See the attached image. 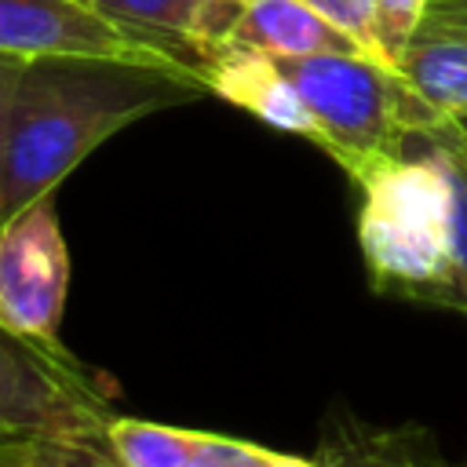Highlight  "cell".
<instances>
[{
  "instance_id": "cell-1",
  "label": "cell",
  "mask_w": 467,
  "mask_h": 467,
  "mask_svg": "<svg viewBox=\"0 0 467 467\" xmlns=\"http://www.w3.org/2000/svg\"><path fill=\"white\" fill-rule=\"evenodd\" d=\"M208 88L175 66L44 55L22 66L0 139V226L128 124L204 99Z\"/></svg>"
},
{
  "instance_id": "cell-2",
  "label": "cell",
  "mask_w": 467,
  "mask_h": 467,
  "mask_svg": "<svg viewBox=\"0 0 467 467\" xmlns=\"http://www.w3.org/2000/svg\"><path fill=\"white\" fill-rule=\"evenodd\" d=\"M361 190L358 244L379 296L467 314L452 255V201L438 157L409 131L398 153L350 175Z\"/></svg>"
},
{
  "instance_id": "cell-3",
  "label": "cell",
  "mask_w": 467,
  "mask_h": 467,
  "mask_svg": "<svg viewBox=\"0 0 467 467\" xmlns=\"http://www.w3.org/2000/svg\"><path fill=\"white\" fill-rule=\"evenodd\" d=\"M274 62L310 109L321 131L317 146L347 175H358L376 157L398 153L412 128L441 117L390 62L361 51H317Z\"/></svg>"
},
{
  "instance_id": "cell-4",
  "label": "cell",
  "mask_w": 467,
  "mask_h": 467,
  "mask_svg": "<svg viewBox=\"0 0 467 467\" xmlns=\"http://www.w3.org/2000/svg\"><path fill=\"white\" fill-rule=\"evenodd\" d=\"M106 387L66 347L26 343L0 328V423L22 434L106 441Z\"/></svg>"
},
{
  "instance_id": "cell-5",
  "label": "cell",
  "mask_w": 467,
  "mask_h": 467,
  "mask_svg": "<svg viewBox=\"0 0 467 467\" xmlns=\"http://www.w3.org/2000/svg\"><path fill=\"white\" fill-rule=\"evenodd\" d=\"M66 292L69 248L51 193L0 226V328L26 343L62 347Z\"/></svg>"
},
{
  "instance_id": "cell-6",
  "label": "cell",
  "mask_w": 467,
  "mask_h": 467,
  "mask_svg": "<svg viewBox=\"0 0 467 467\" xmlns=\"http://www.w3.org/2000/svg\"><path fill=\"white\" fill-rule=\"evenodd\" d=\"M91 7L131 44L193 73L201 84L244 11L241 0H91Z\"/></svg>"
},
{
  "instance_id": "cell-7",
  "label": "cell",
  "mask_w": 467,
  "mask_h": 467,
  "mask_svg": "<svg viewBox=\"0 0 467 467\" xmlns=\"http://www.w3.org/2000/svg\"><path fill=\"white\" fill-rule=\"evenodd\" d=\"M0 55L26 62L44 55H99L171 66L161 55L131 44L117 26L80 0H0Z\"/></svg>"
},
{
  "instance_id": "cell-8",
  "label": "cell",
  "mask_w": 467,
  "mask_h": 467,
  "mask_svg": "<svg viewBox=\"0 0 467 467\" xmlns=\"http://www.w3.org/2000/svg\"><path fill=\"white\" fill-rule=\"evenodd\" d=\"M106 449L120 467H314L306 456H288L244 438L186 431L153 420L113 416Z\"/></svg>"
},
{
  "instance_id": "cell-9",
  "label": "cell",
  "mask_w": 467,
  "mask_h": 467,
  "mask_svg": "<svg viewBox=\"0 0 467 467\" xmlns=\"http://www.w3.org/2000/svg\"><path fill=\"white\" fill-rule=\"evenodd\" d=\"M204 88H208V95H219L223 102L259 117L263 124H270L277 131L310 139L314 146L321 142V131H317L310 109L303 106L299 91L285 77V69L255 47L226 40L204 69Z\"/></svg>"
},
{
  "instance_id": "cell-10",
  "label": "cell",
  "mask_w": 467,
  "mask_h": 467,
  "mask_svg": "<svg viewBox=\"0 0 467 467\" xmlns=\"http://www.w3.org/2000/svg\"><path fill=\"white\" fill-rule=\"evenodd\" d=\"M314 467H445L434 438L420 427H379L354 412L321 423Z\"/></svg>"
},
{
  "instance_id": "cell-11",
  "label": "cell",
  "mask_w": 467,
  "mask_h": 467,
  "mask_svg": "<svg viewBox=\"0 0 467 467\" xmlns=\"http://www.w3.org/2000/svg\"><path fill=\"white\" fill-rule=\"evenodd\" d=\"M394 69L441 117L467 113V26L423 15Z\"/></svg>"
},
{
  "instance_id": "cell-12",
  "label": "cell",
  "mask_w": 467,
  "mask_h": 467,
  "mask_svg": "<svg viewBox=\"0 0 467 467\" xmlns=\"http://www.w3.org/2000/svg\"><path fill=\"white\" fill-rule=\"evenodd\" d=\"M230 44L255 47L270 58H299L317 51H358L347 33L321 18L306 0H248Z\"/></svg>"
},
{
  "instance_id": "cell-13",
  "label": "cell",
  "mask_w": 467,
  "mask_h": 467,
  "mask_svg": "<svg viewBox=\"0 0 467 467\" xmlns=\"http://www.w3.org/2000/svg\"><path fill=\"white\" fill-rule=\"evenodd\" d=\"M0 467H120L106 441L58 434H11L0 441Z\"/></svg>"
},
{
  "instance_id": "cell-14",
  "label": "cell",
  "mask_w": 467,
  "mask_h": 467,
  "mask_svg": "<svg viewBox=\"0 0 467 467\" xmlns=\"http://www.w3.org/2000/svg\"><path fill=\"white\" fill-rule=\"evenodd\" d=\"M431 0H372V18H376V40H379V55L383 62H398V55L405 51L409 36L420 29L423 15H427Z\"/></svg>"
},
{
  "instance_id": "cell-15",
  "label": "cell",
  "mask_w": 467,
  "mask_h": 467,
  "mask_svg": "<svg viewBox=\"0 0 467 467\" xmlns=\"http://www.w3.org/2000/svg\"><path fill=\"white\" fill-rule=\"evenodd\" d=\"M321 18H328L339 33L354 40L361 55L383 58L379 40H376V18H372V0H306Z\"/></svg>"
},
{
  "instance_id": "cell-16",
  "label": "cell",
  "mask_w": 467,
  "mask_h": 467,
  "mask_svg": "<svg viewBox=\"0 0 467 467\" xmlns=\"http://www.w3.org/2000/svg\"><path fill=\"white\" fill-rule=\"evenodd\" d=\"M22 66H26V58H11V55H0V139H4V124H7V109H11V99H15V88H18V77H22Z\"/></svg>"
},
{
  "instance_id": "cell-17",
  "label": "cell",
  "mask_w": 467,
  "mask_h": 467,
  "mask_svg": "<svg viewBox=\"0 0 467 467\" xmlns=\"http://www.w3.org/2000/svg\"><path fill=\"white\" fill-rule=\"evenodd\" d=\"M427 15L431 18H441V22L467 26V0H431L427 4Z\"/></svg>"
},
{
  "instance_id": "cell-18",
  "label": "cell",
  "mask_w": 467,
  "mask_h": 467,
  "mask_svg": "<svg viewBox=\"0 0 467 467\" xmlns=\"http://www.w3.org/2000/svg\"><path fill=\"white\" fill-rule=\"evenodd\" d=\"M11 434H22V431H11V427H4V423H0V441H4V438H11Z\"/></svg>"
},
{
  "instance_id": "cell-19",
  "label": "cell",
  "mask_w": 467,
  "mask_h": 467,
  "mask_svg": "<svg viewBox=\"0 0 467 467\" xmlns=\"http://www.w3.org/2000/svg\"><path fill=\"white\" fill-rule=\"evenodd\" d=\"M452 120H456V124H460V131L467 135V113H463V117H452Z\"/></svg>"
},
{
  "instance_id": "cell-20",
  "label": "cell",
  "mask_w": 467,
  "mask_h": 467,
  "mask_svg": "<svg viewBox=\"0 0 467 467\" xmlns=\"http://www.w3.org/2000/svg\"><path fill=\"white\" fill-rule=\"evenodd\" d=\"M445 467H467V463H445Z\"/></svg>"
},
{
  "instance_id": "cell-21",
  "label": "cell",
  "mask_w": 467,
  "mask_h": 467,
  "mask_svg": "<svg viewBox=\"0 0 467 467\" xmlns=\"http://www.w3.org/2000/svg\"><path fill=\"white\" fill-rule=\"evenodd\" d=\"M80 4H88V7H91V0H80Z\"/></svg>"
},
{
  "instance_id": "cell-22",
  "label": "cell",
  "mask_w": 467,
  "mask_h": 467,
  "mask_svg": "<svg viewBox=\"0 0 467 467\" xmlns=\"http://www.w3.org/2000/svg\"><path fill=\"white\" fill-rule=\"evenodd\" d=\"M241 4H248V0H241Z\"/></svg>"
}]
</instances>
